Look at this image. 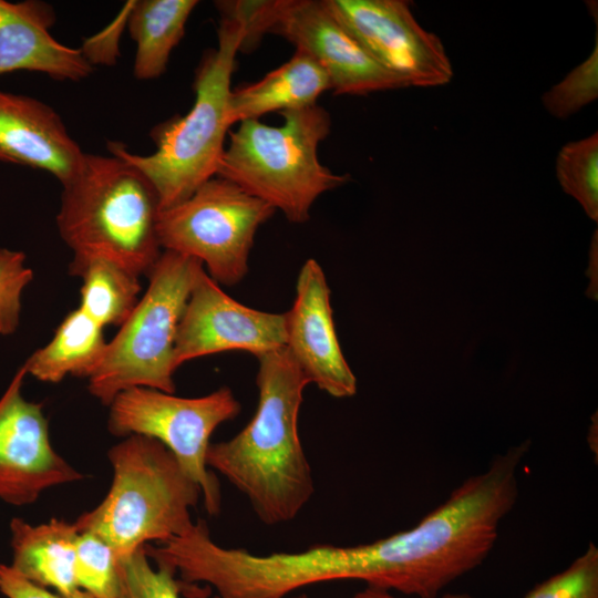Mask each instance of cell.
Listing matches in <instances>:
<instances>
[{
	"mask_svg": "<svg viewBox=\"0 0 598 598\" xmlns=\"http://www.w3.org/2000/svg\"><path fill=\"white\" fill-rule=\"evenodd\" d=\"M53 8L38 0H0V75L25 70L56 80L80 81L93 72L82 49L59 42L50 32Z\"/></svg>",
	"mask_w": 598,
	"mask_h": 598,
	"instance_id": "obj_16",
	"label": "cell"
},
{
	"mask_svg": "<svg viewBox=\"0 0 598 598\" xmlns=\"http://www.w3.org/2000/svg\"><path fill=\"white\" fill-rule=\"evenodd\" d=\"M525 598H598V548L587 549L565 570L534 587Z\"/></svg>",
	"mask_w": 598,
	"mask_h": 598,
	"instance_id": "obj_26",
	"label": "cell"
},
{
	"mask_svg": "<svg viewBox=\"0 0 598 598\" xmlns=\"http://www.w3.org/2000/svg\"><path fill=\"white\" fill-rule=\"evenodd\" d=\"M285 317V348L309 382L333 398L353 396L357 379L339 344L330 288L312 258L299 271L295 301Z\"/></svg>",
	"mask_w": 598,
	"mask_h": 598,
	"instance_id": "obj_14",
	"label": "cell"
},
{
	"mask_svg": "<svg viewBox=\"0 0 598 598\" xmlns=\"http://www.w3.org/2000/svg\"><path fill=\"white\" fill-rule=\"evenodd\" d=\"M56 226L74 256L110 259L136 276H148L162 247L155 188L120 156L84 153L64 184Z\"/></svg>",
	"mask_w": 598,
	"mask_h": 598,
	"instance_id": "obj_3",
	"label": "cell"
},
{
	"mask_svg": "<svg viewBox=\"0 0 598 598\" xmlns=\"http://www.w3.org/2000/svg\"><path fill=\"white\" fill-rule=\"evenodd\" d=\"M271 33L312 56L327 72L334 94L363 95L408 86L363 48L326 0H282Z\"/></svg>",
	"mask_w": 598,
	"mask_h": 598,
	"instance_id": "obj_13",
	"label": "cell"
},
{
	"mask_svg": "<svg viewBox=\"0 0 598 598\" xmlns=\"http://www.w3.org/2000/svg\"><path fill=\"white\" fill-rule=\"evenodd\" d=\"M276 209L236 184L214 176L187 199L159 212L162 249L199 260L217 283L234 286L248 272L258 228Z\"/></svg>",
	"mask_w": 598,
	"mask_h": 598,
	"instance_id": "obj_8",
	"label": "cell"
},
{
	"mask_svg": "<svg viewBox=\"0 0 598 598\" xmlns=\"http://www.w3.org/2000/svg\"><path fill=\"white\" fill-rule=\"evenodd\" d=\"M196 258L164 250L148 274V287L121 326L89 380L90 393L110 405L122 391L150 388L175 393L177 327L196 274Z\"/></svg>",
	"mask_w": 598,
	"mask_h": 598,
	"instance_id": "obj_7",
	"label": "cell"
},
{
	"mask_svg": "<svg viewBox=\"0 0 598 598\" xmlns=\"http://www.w3.org/2000/svg\"><path fill=\"white\" fill-rule=\"evenodd\" d=\"M113 468L110 489L93 509L74 522L79 533L105 540L117 558L152 542L185 533L192 508L202 498L199 485L161 442L128 435L107 452Z\"/></svg>",
	"mask_w": 598,
	"mask_h": 598,
	"instance_id": "obj_5",
	"label": "cell"
},
{
	"mask_svg": "<svg viewBox=\"0 0 598 598\" xmlns=\"http://www.w3.org/2000/svg\"><path fill=\"white\" fill-rule=\"evenodd\" d=\"M84 152L48 104L0 91V161L45 171L66 183Z\"/></svg>",
	"mask_w": 598,
	"mask_h": 598,
	"instance_id": "obj_15",
	"label": "cell"
},
{
	"mask_svg": "<svg viewBox=\"0 0 598 598\" xmlns=\"http://www.w3.org/2000/svg\"><path fill=\"white\" fill-rule=\"evenodd\" d=\"M107 348L104 328L81 308L72 310L53 338L23 363L27 373L42 382L58 383L66 375L90 378Z\"/></svg>",
	"mask_w": 598,
	"mask_h": 598,
	"instance_id": "obj_19",
	"label": "cell"
},
{
	"mask_svg": "<svg viewBox=\"0 0 598 598\" xmlns=\"http://www.w3.org/2000/svg\"><path fill=\"white\" fill-rule=\"evenodd\" d=\"M168 566H153L145 546L117 558V584L113 598H181L182 584Z\"/></svg>",
	"mask_w": 598,
	"mask_h": 598,
	"instance_id": "obj_23",
	"label": "cell"
},
{
	"mask_svg": "<svg viewBox=\"0 0 598 598\" xmlns=\"http://www.w3.org/2000/svg\"><path fill=\"white\" fill-rule=\"evenodd\" d=\"M182 584V594H185L189 598H209V591L210 589L206 586H199L195 584ZM218 598V597H213Z\"/></svg>",
	"mask_w": 598,
	"mask_h": 598,
	"instance_id": "obj_31",
	"label": "cell"
},
{
	"mask_svg": "<svg viewBox=\"0 0 598 598\" xmlns=\"http://www.w3.org/2000/svg\"><path fill=\"white\" fill-rule=\"evenodd\" d=\"M598 28L595 45L589 56L574 68L560 82L542 96L546 111L557 117L567 118L594 102L598 96Z\"/></svg>",
	"mask_w": 598,
	"mask_h": 598,
	"instance_id": "obj_25",
	"label": "cell"
},
{
	"mask_svg": "<svg viewBox=\"0 0 598 598\" xmlns=\"http://www.w3.org/2000/svg\"><path fill=\"white\" fill-rule=\"evenodd\" d=\"M197 0H140L128 2V31L136 44L133 73L138 80L161 76L172 51L185 34Z\"/></svg>",
	"mask_w": 598,
	"mask_h": 598,
	"instance_id": "obj_20",
	"label": "cell"
},
{
	"mask_svg": "<svg viewBox=\"0 0 598 598\" xmlns=\"http://www.w3.org/2000/svg\"><path fill=\"white\" fill-rule=\"evenodd\" d=\"M70 272L82 279L79 308L103 328L121 327L140 300V277L110 259L74 256Z\"/></svg>",
	"mask_w": 598,
	"mask_h": 598,
	"instance_id": "obj_21",
	"label": "cell"
},
{
	"mask_svg": "<svg viewBox=\"0 0 598 598\" xmlns=\"http://www.w3.org/2000/svg\"><path fill=\"white\" fill-rule=\"evenodd\" d=\"M0 592L7 598H94L79 589L70 595L51 592L20 575L11 565L0 564Z\"/></svg>",
	"mask_w": 598,
	"mask_h": 598,
	"instance_id": "obj_29",
	"label": "cell"
},
{
	"mask_svg": "<svg viewBox=\"0 0 598 598\" xmlns=\"http://www.w3.org/2000/svg\"><path fill=\"white\" fill-rule=\"evenodd\" d=\"M528 447L526 441L497 455L413 528L380 539L389 591L436 598L486 559L516 504L517 471Z\"/></svg>",
	"mask_w": 598,
	"mask_h": 598,
	"instance_id": "obj_2",
	"label": "cell"
},
{
	"mask_svg": "<svg viewBox=\"0 0 598 598\" xmlns=\"http://www.w3.org/2000/svg\"><path fill=\"white\" fill-rule=\"evenodd\" d=\"M109 406L111 434L144 435L164 444L199 485L206 512L212 516L220 513V486L206 464V455L214 431L241 410L228 386L198 398L136 386L120 392Z\"/></svg>",
	"mask_w": 598,
	"mask_h": 598,
	"instance_id": "obj_9",
	"label": "cell"
},
{
	"mask_svg": "<svg viewBox=\"0 0 598 598\" xmlns=\"http://www.w3.org/2000/svg\"><path fill=\"white\" fill-rule=\"evenodd\" d=\"M442 598H475L473 596H471L470 594H445L444 596H442Z\"/></svg>",
	"mask_w": 598,
	"mask_h": 598,
	"instance_id": "obj_32",
	"label": "cell"
},
{
	"mask_svg": "<svg viewBox=\"0 0 598 598\" xmlns=\"http://www.w3.org/2000/svg\"><path fill=\"white\" fill-rule=\"evenodd\" d=\"M556 176L592 220H598V134L565 144L556 157Z\"/></svg>",
	"mask_w": 598,
	"mask_h": 598,
	"instance_id": "obj_22",
	"label": "cell"
},
{
	"mask_svg": "<svg viewBox=\"0 0 598 598\" xmlns=\"http://www.w3.org/2000/svg\"><path fill=\"white\" fill-rule=\"evenodd\" d=\"M75 577L80 589L94 598H113L117 584V555L101 537L81 532L75 543Z\"/></svg>",
	"mask_w": 598,
	"mask_h": 598,
	"instance_id": "obj_24",
	"label": "cell"
},
{
	"mask_svg": "<svg viewBox=\"0 0 598 598\" xmlns=\"http://www.w3.org/2000/svg\"><path fill=\"white\" fill-rule=\"evenodd\" d=\"M220 19L237 23L243 32L239 51L255 50L278 19L282 0H220L215 1Z\"/></svg>",
	"mask_w": 598,
	"mask_h": 598,
	"instance_id": "obj_27",
	"label": "cell"
},
{
	"mask_svg": "<svg viewBox=\"0 0 598 598\" xmlns=\"http://www.w3.org/2000/svg\"><path fill=\"white\" fill-rule=\"evenodd\" d=\"M285 313L249 308L226 295L205 271L196 274L177 327L174 364L204 355L245 351L256 357L285 347Z\"/></svg>",
	"mask_w": 598,
	"mask_h": 598,
	"instance_id": "obj_11",
	"label": "cell"
},
{
	"mask_svg": "<svg viewBox=\"0 0 598 598\" xmlns=\"http://www.w3.org/2000/svg\"><path fill=\"white\" fill-rule=\"evenodd\" d=\"M291 598H315L308 595H297ZM352 598H402L394 595L392 591L367 586L363 590L357 592Z\"/></svg>",
	"mask_w": 598,
	"mask_h": 598,
	"instance_id": "obj_30",
	"label": "cell"
},
{
	"mask_svg": "<svg viewBox=\"0 0 598 598\" xmlns=\"http://www.w3.org/2000/svg\"><path fill=\"white\" fill-rule=\"evenodd\" d=\"M22 364L0 398V501L13 506L33 504L54 486L83 478L53 448L43 405L27 401Z\"/></svg>",
	"mask_w": 598,
	"mask_h": 598,
	"instance_id": "obj_12",
	"label": "cell"
},
{
	"mask_svg": "<svg viewBox=\"0 0 598 598\" xmlns=\"http://www.w3.org/2000/svg\"><path fill=\"white\" fill-rule=\"evenodd\" d=\"M331 90L327 72L308 53L296 50L283 64L254 83L231 89L229 122L259 120L270 112L303 109L317 104Z\"/></svg>",
	"mask_w": 598,
	"mask_h": 598,
	"instance_id": "obj_18",
	"label": "cell"
},
{
	"mask_svg": "<svg viewBox=\"0 0 598 598\" xmlns=\"http://www.w3.org/2000/svg\"><path fill=\"white\" fill-rule=\"evenodd\" d=\"M217 37V47L203 55L196 69L190 110L152 130L154 153L138 155L120 142L107 144L110 154L137 167L152 183L161 210L187 199L216 176L226 147L231 127L228 115L231 76L244 32L237 23L220 19Z\"/></svg>",
	"mask_w": 598,
	"mask_h": 598,
	"instance_id": "obj_4",
	"label": "cell"
},
{
	"mask_svg": "<svg viewBox=\"0 0 598 598\" xmlns=\"http://www.w3.org/2000/svg\"><path fill=\"white\" fill-rule=\"evenodd\" d=\"M283 123L246 120L228 133L216 176L228 179L295 224L309 220L317 198L350 182L319 161V144L331 130L326 109L313 104L279 113Z\"/></svg>",
	"mask_w": 598,
	"mask_h": 598,
	"instance_id": "obj_6",
	"label": "cell"
},
{
	"mask_svg": "<svg viewBox=\"0 0 598 598\" xmlns=\"http://www.w3.org/2000/svg\"><path fill=\"white\" fill-rule=\"evenodd\" d=\"M363 48L408 86L447 84L453 68L441 39L423 29L404 0H326Z\"/></svg>",
	"mask_w": 598,
	"mask_h": 598,
	"instance_id": "obj_10",
	"label": "cell"
},
{
	"mask_svg": "<svg viewBox=\"0 0 598 598\" xmlns=\"http://www.w3.org/2000/svg\"><path fill=\"white\" fill-rule=\"evenodd\" d=\"M11 567L30 581L61 595L79 590L75 577L74 523L52 518L32 525L22 518L10 522Z\"/></svg>",
	"mask_w": 598,
	"mask_h": 598,
	"instance_id": "obj_17",
	"label": "cell"
},
{
	"mask_svg": "<svg viewBox=\"0 0 598 598\" xmlns=\"http://www.w3.org/2000/svg\"><path fill=\"white\" fill-rule=\"evenodd\" d=\"M33 271L25 266V255L0 248V334L13 333L20 321L21 296L32 281Z\"/></svg>",
	"mask_w": 598,
	"mask_h": 598,
	"instance_id": "obj_28",
	"label": "cell"
},
{
	"mask_svg": "<svg viewBox=\"0 0 598 598\" xmlns=\"http://www.w3.org/2000/svg\"><path fill=\"white\" fill-rule=\"evenodd\" d=\"M257 359L256 412L235 436L210 443L206 464L246 496L262 524L275 526L295 519L315 493L298 430L310 382L285 347Z\"/></svg>",
	"mask_w": 598,
	"mask_h": 598,
	"instance_id": "obj_1",
	"label": "cell"
}]
</instances>
